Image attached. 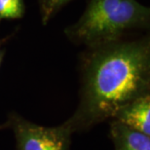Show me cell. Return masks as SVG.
<instances>
[{
    "label": "cell",
    "mask_w": 150,
    "mask_h": 150,
    "mask_svg": "<svg viewBox=\"0 0 150 150\" xmlns=\"http://www.w3.org/2000/svg\"><path fill=\"white\" fill-rule=\"evenodd\" d=\"M70 0H39L42 22L45 25L62 6Z\"/></svg>",
    "instance_id": "cell-7"
},
{
    "label": "cell",
    "mask_w": 150,
    "mask_h": 150,
    "mask_svg": "<svg viewBox=\"0 0 150 150\" xmlns=\"http://www.w3.org/2000/svg\"><path fill=\"white\" fill-rule=\"evenodd\" d=\"M150 49L146 41L96 48L85 65L81 100L68 119L73 131H83L113 118L120 108L149 94Z\"/></svg>",
    "instance_id": "cell-1"
},
{
    "label": "cell",
    "mask_w": 150,
    "mask_h": 150,
    "mask_svg": "<svg viewBox=\"0 0 150 150\" xmlns=\"http://www.w3.org/2000/svg\"><path fill=\"white\" fill-rule=\"evenodd\" d=\"M3 57H4V50L2 49V42H1V40H0V65H1ZM0 129H1V128H0Z\"/></svg>",
    "instance_id": "cell-8"
},
{
    "label": "cell",
    "mask_w": 150,
    "mask_h": 150,
    "mask_svg": "<svg viewBox=\"0 0 150 150\" xmlns=\"http://www.w3.org/2000/svg\"><path fill=\"white\" fill-rule=\"evenodd\" d=\"M150 95L146 94L126 104L113 116L114 120L123 125L149 136Z\"/></svg>",
    "instance_id": "cell-4"
},
{
    "label": "cell",
    "mask_w": 150,
    "mask_h": 150,
    "mask_svg": "<svg viewBox=\"0 0 150 150\" xmlns=\"http://www.w3.org/2000/svg\"><path fill=\"white\" fill-rule=\"evenodd\" d=\"M7 126L14 131L16 150H69L73 129L67 120L58 127H43L12 113Z\"/></svg>",
    "instance_id": "cell-3"
},
{
    "label": "cell",
    "mask_w": 150,
    "mask_h": 150,
    "mask_svg": "<svg viewBox=\"0 0 150 150\" xmlns=\"http://www.w3.org/2000/svg\"><path fill=\"white\" fill-rule=\"evenodd\" d=\"M148 22L149 9L137 0H92L68 35L96 49L114 43L125 31L146 26Z\"/></svg>",
    "instance_id": "cell-2"
},
{
    "label": "cell",
    "mask_w": 150,
    "mask_h": 150,
    "mask_svg": "<svg viewBox=\"0 0 150 150\" xmlns=\"http://www.w3.org/2000/svg\"><path fill=\"white\" fill-rule=\"evenodd\" d=\"M109 137L113 142L114 150H150L149 136L114 119L110 122Z\"/></svg>",
    "instance_id": "cell-5"
},
{
    "label": "cell",
    "mask_w": 150,
    "mask_h": 150,
    "mask_svg": "<svg viewBox=\"0 0 150 150\" xmlns=\"http://www.w3.org/2000/svg\"><path fill=\"white\" fill-rule=\"evenodd\" d=\"M23 14V0H0V20L21 19Z\"/></svg>",
    "instance_id": "cell-6"
}]
</instances>
